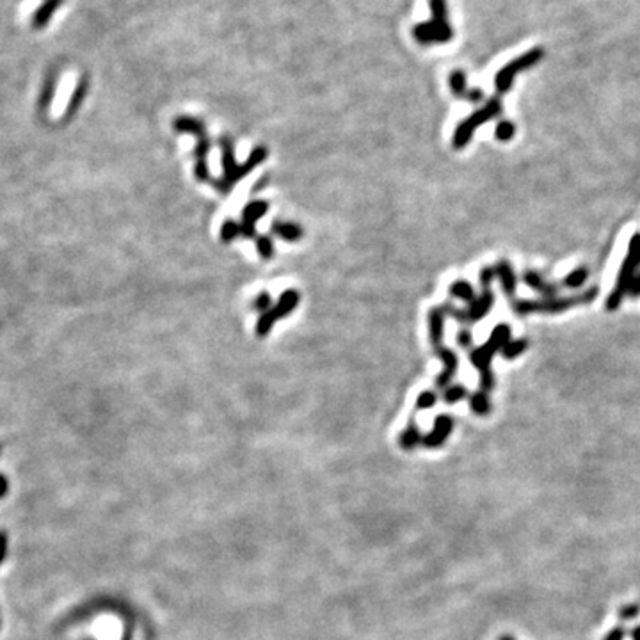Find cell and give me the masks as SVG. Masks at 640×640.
I'll return each mask as SVG.
<instances>
[{
  "instance_id": "cell-13",
  "label": "cell",
  "mask_w": 640,
  "mask_h": 640,
  "mask_svg": "<svg viewBox=\"0 0 640 640\" xmlns=\"http://www.w3.org/2000/svg\"><path fill=\"white\" fill-rule=\"evenodd\" d=\"M212 143H210L206 132L200 134L196 137V148H194V158H196V166H194V176L198 182H209L210 180V169H209V157Z\"/></svg>"
},
{
  "instance_id": "cell-30",
  "label": "cell",
  "mask_w": 640,
  "mask_h": 640,
  "mask_svg": "<svg viewBox=\"0 0 640 640\" xmlns=\"http://www.w3.org/2000/svg\"><path fill=\"white\" fill-rule=\"evenodd\" d=\"M514 135H516V125L509 119H501V121L497 123V128H495V137H497L500 143H509L512 139Z\"/></svg>"
},
{
  "instance_id": "cell-38",
  "label": "cell",
  "mask_w": 640,
  "mask_h": 640,
  "mask_svg": "<svg viewBox=\"0 0 640 640\" xmlns=\"http://www.w3.org/2000/svg\"><path fill=\"white\" fill-rule=\"evenodd\" d=\"M458 344L459 347L466 348V351L473 348V335H471V331L468 327H461L458 331Z\"/></svg>"
},
{
  "instance_id": "cell-39",
  "label": "cell",
  "mask_w": 640,
  "mask_h": 640,
  "mask_svg": "<svg viewBox=\"0 0 640 640\" xmlns=\"http://www.w3.org/2000/svg\"><path fill=\"white\" fill-rule=\"evenodd\" d=\"M626 635H628L626 628H624L623 624H619V626L612 628L603 640H624L626 639Z\"/></svg>"
},
{
  "instance_id": "cell-29",
  "label": "cell",
  "mask_w": 640,
  "mask_h": 640,
  "mask_svg": "<svg viewBox=\"0 0 640 640\" xmlns=\"http://www.w3.org/2000/svg\"><path fill=\"white\" fill-rule=\"evenodd\" d=\"M254 246H257L258 254L265 261L274 258V240L270 239L269 235H258L257 239H254Z\"/></svg>"
},
{
  "instance_id": "cell-31",
  "label": "cell",
  "mask_w": 640,
  "mask_h": 640,
  "mask_svg": "<svg viewBox=\"0 0 640 640\" xmlns=\"http://www.w3.org/2000/svg\"><path fill=\"white\" fill-rule=\"evenodd\" d=\"M240 235V224L235 222L233 219H226V221L222 222L221 226V240L224 244H230L237 237Z\"/></svg>"
},
{
  "instance_id": "cell-45",
  "label": "cell",
  "mask_w": 640,
  "mask_h": 640,
  "mask_svg": "<svg viewBox=\"0 0 640 640\" xmlns=\"http://www.w3.org/2000/svg\"><path fill=\"white\" fill-rule=\"evenodd\" d=\"M265 183H267V178H261L260 182L257 183V185H254V189H253V192H257V191H261V189L265 187Z\"/></svg>"
},
{
  "instance_id": "cell-2",
  "label": "cell",
  "mask_w": 640,
  "mask_h": 640,
  "mask_svg": "<svg viewBox=\"0 0 640 640\" xmlns=\"http://www.w3.org/2000/svg\"><path fill=\"white\" fill-rule=\"evenodd\" d=\"M640 270V231L633 233L632 239H630V244H628V253L624 257L623 263H621V269H619L617 279H615V287L614 290L608 294L605 303V308L608 311H615L619 309V306L623 305V300L626 299L628 292H630V287H632L633 278L637 276V272Z\"/></svg>"
},
{
  "instance_id": "cell-24",
  "label": "cell",
  "mask_w": 640,
  "mask_h": 640,
  "mask_svg": "<svg viewBox=\"0 0 640 640\" xmlns=\"http://www.w3.org/2000/svg\"><path fill=\"white\" fill-rule=\"evenodd\" d=\"M468 401H470V410L473 411V414H477V416H489V414H491L493 404L491 399H489V393L479 390V392L471 393Z\"/></svg>"
},
{
  "instance_id": "cell-27",
  "label": "cell",
  "mask_w": 640,
  "mask_h": 640,
  "mask_svg": "<svg viewBox=\"0 0 640 640\" xmlns=\"http://www.w3.org/2000/svg\"><path fill=\"white\" fill-rule=\"evenodd\" d=\"M527 348H528L527 338H512V340L507 342L506 347L501 348V356H503V359L510 362V359H516V357L521 356Z\"/></svg>"
},
{
  "instance_id": "cell-41",
  "label": "cell",
  "mask_w": 640,
  "mask_h": 640,
  "mask_svg": "<svg viewBox=\"0 0 640 640\" xmlns=\"http://www.w3.org/2000/svg\"><path fill=\"white\" fill-rule=\"evenodd\" d=\"M628 296L632 297V299H639V297H640V270L637 272L635 278H633L632 287H630V292H628Z\"/></svg>"
},
{
  "instance_id": "cell-17",
  "label": "cell",
  "mask_w": 640,
  "mask_h": 640,
  "mask_svg": "<svg viewBox=\"0 0 640 640\" xmlns=\"http://www.w3.org/2000/svg\"><path fill=\"white\" fill-rule=\"evenodd\" d=\"M495 270H497V278L500 279L501 290L512 300L516 297V290H518V276L514 272V267L510 265L509 260H498L495 263Z\"/></svg>"
},
{
  "instance_id": "cell-46",
  "label": "cell",
  "mask_w": 640,
  "mask_h": 640,
  "mask_svg": "<svg viewBox=\"0 0 640 640\" xmlns=\"http://www.w3.org/2000/svg\"><path fill=\"white\" fill-rule=\"evenodd\" d=\"M498 640H516L512 635H501L498 637Z\"/></svg>"
},
{
  "instance_id": "cell-16",
  "label": "cell",
  "mask_w": 640,
  "mask_h": 640,
  "mask_svg": "<svg viewBox=\"0 0 640 640\" xmlns=\"http://www.w3.org/2000/svg\"><path fill=\"white\" fill-rule=\"evenodd\" d=\"M445 311L441 306L438 308H431L427 313V324H429V342H431L432 348H438L443 345V336H445Z\"/></svg>"
},
{
  "instance_id": "cell-25",
  "label": "cell",
  "mask_w": 640,
  "mask_h": 640,
  "mask_svg": "<svg viewBox=\"0 0 640 640\" xmlns=\"http://www.w3.org/2000/svg\"><path fill=\"white\" fill-rule=\"evenodd\" d=\"M589 279V269L587 267H576L575 270H571L566 278L562 279V287L569 288V290H576L582 288Z\"/></svg>"
},
{
  "instance_id": "cell-26",
  "label": "cell",
  "mask_w": 640,
  "mask_h": 640,
  "mask_svg": "<svg viewBox=\"0 0 640 640\" xmlns=\"http://www.w3.org/2000/svg\"><path fill=\"white\" fill-rule=\"evenodd\" d=\"M449 84H450V91H452L453 96H458V98H466L468 95V80H466V73L462 70H455L450 73L449 77Z\"/></svg>"
},
{
  "instance_id": "cell-20",
  "label": "cell",
  "mask_w": 640,
  "mask_h": 640,
  "mask_svg": "<svg viewBox=\"0 0 640 640\" xmlns=\"http://www.w3.org/2000/svg\"><path fill=\"white\" fill-rule=\"evenodd\" d=\"M87 89H89V79H87V77H82V79L79 80V84H77V87H75L73 95H71V98H70V104H68V107H66V110H64L66 121H68L70 118H73L75 112L80 109L82 102L86 100Z\"/></svg>"
},
{
  "instance_id": "cell-33",
  "label": "cell",
  "mask_w": 640,
  "mask_h": 640,
  "mask_svg": "<svg viewBox=\"0 0 640 640\" xmlns=\"http://www.w3.org/2000/svg\"><path fill=\"white\" fill-rule=\"evenodd\" d=\"M640 615V603H628V605L621 606L617 612V617L621 623H628V621H633L635 617Z\"/></svg>"
},
{
  "instance_id": "cell-32",
  "label": "cell",
  "mask_w": 640,
  "mask_h": 640,
  "mask_svg": "<svg viewBox=\"0 0 640 640\" xmlns=\"http://www.w3.org/2000/svg\"><path fill=\"white\" fill-rule=\"evenodd\" d=\"M436 402H438V393L432 392V390H425V392H422L418 395L414 407H416V411L432 410V407L436 405Z\"/></svg>"
},
{
  "instance_id": "cell-11",
  "label": "cell",
  "mask_w": 640,
  "mask_h": 640,
  "mask_svg": "<svg viewBox=\"0 0 640 640\" xmlns=\"http://www.w3.org/2000/svg\"><path fill=\"white\" fill-rule=\"evenodd\" d=\"M452 431H453L452 416H449V414H440V416H436L432 431L427 436H423L422 445L425 447V449H440V447H443V445L447 443V440L450 438Z\"/></svg>"
},
{
  "instance_id": "cell-14",
  "label": "cell",
  "mask_w": 640,
  "mask_h": 640,
  "mask_svg": "<svg viewBox=\"0 0 640 640\" xmlns=\"http://www.w3.org/2000/svg\"><path fill=\"white\" fill-rule=\"evenodd\" d=\"M219 146H221V164H222V176L217 178L215 182H228V180L233 176L237 169H239V162L235 158V144H233V139L231 137H221L219 141Z\"/></svg>"
},
{
  "instance_id": "cell-40",
  "label": "cell",
  "mask_w": 640,
  "mask_h": 640,
  "mask_svg": "<svg viewBox=\"0 0 640 640\" xmlns=\"http://www.w3.org/2000/svg\"><path fill=\"white\" fill-rule=\"evenodd\" d=\"M466 100L470 102V104H480V102H484V91H482V89H477V87H473V89H470V91H468Z\"/></svg>"
},
{
  "instance_id": "cell-37",
  "label": "cell",
  "mask_w": 640,
  "mask_h": 640,
  "mask_svg": "<svg viewBox=\"0 0 640 640\" xmlns=\"http://www.w3.org/2000/svg\"><path fill=\"white\" fill-rule=\"evenodd\" d=\"M480 390H482V392H486V393H489V392H493V390H495V384H497V379H495V374H493V370H486V372H480Z\"/></svg>"
},
{
  "instance_id": "cell-42",
  "label": "cell",
  "mask_w": 640,
  "mask_h": 640,
  "mask_svg": "<svg viewBox=\"0 0 640 640\" xmlns=\"http://www.w3.org/2000/svg\"><path fill=\"white\" fill-rule=\"evenodd\" d=\"M5 554H8V536L5 532H0V564L4 562Z\"/></svg>"
},
{
  "instance_id": "cell-12",
  "label": "cell",
  "mask_w": 640,
  "mask_h": 640,
  "mask_svg": "<svg viewBox=\"0 0 640 640\" xmlns=\"http://www.w3.org/2000/svg\"><path fill=\"white\" fill-rule=\"evenodd\" d=\"M493 305H495V294H493V290H482V292L468 305V308L464 309V326L479 322L484 317H488Z\"/></svg>"
},
{
  "instance_id": "cell-35",
  "label": "cell",
  "mask_w": 640,
  "mask_h": 640,
  "mask_svg": "<svg viewBox=\"0 0 640 640\" xmlns=\"http://www.w3.org/2000/svg\"><path fill=\"white\" fill-rule=\"evenodd\" d=\"M495 278H497V270H495V267H489V265L482 267L479 274V281H480L482 290H491V285H493V281H495Z\"/></svg>"
},
{
  "instance_id": "cell-1",
  "label": "cell",
  "mask_w": 640,
  "mask_h": 640,
  "mask_svg": "<svg viewBox=\"0 0 640 640\" xmlns=\"http://www.w3.org/2000/svg\"><path fill=\"white\" fill-rule=\"evenodd\" d=\"M600 296V288L589 287L584 292H578L575 296H557V297H545V299H512L510 308L518 317H527V315L543 313V315H558L564 313L567 309L578 308V306L591 305Z\"/></svg>"
},
{
  "instance_id": "cell-4",
  "label": "cell",
  "mask_w": 640,
  "mask_h": 640,
  "mask_svg": "<svg viewBox=\"0 0 640 640\" xmlns=\"http://www.w3.org/2000/svg\"><path fill=\"white\" fill-rule=\"evenodd\" d=\"M501 112H503V104H501L500 96L489 98V100L486 102L480 109H477L473 114H470L466 119H462V121L459 123L455 132H453L452 148L453 150L466 148L468 144H470V141L473 139L477 128L486 125V123H489L491 119L498 118Z\"/></svg>"
},
{
  "instance_id": "cell-19",
  "label": "cell",
  "mask_w": 640,
  "mask_h": 640,
  "mask_svg": "<svg viewBox=\"0 0 640 640\" xmlns=\"http://www.w3.org/2000/svg\"><path fill=\"white\" fill-rule=\"evenodd\" d=\"M173 128H174V132H178V134H191V135H194V137H198L200 134L206 132L205 123L198 118H192V116H185V114L174 118Z\"/></svg>"
},
{
  "instance_id": "cell-6",
  "label": "cell",
  "mask_w": 640,
  "mask_h": 640,
  "mask_svg": "<svg viewBox=\"0 0 640 640\" xmlns=\"http://www.w3.org/2000/svg\"><path fill=\"white\" fill-rule=\"evenodd\" d=\"M543 56H545V50L536 47V48H532V50H528V52L521 54L519 57H516L514 61L507 62V64L503 66L500 71H498L497 77H495V89H497L498 95H506V93H509L510 87H512V82L516 80V77H518L521 71L528 70V68H532V66H536L537 62L543 59Z\"/></svg>"
},
{
  "instance_id": "cell-44",
  "label": "cell",
  "mask_w": 640,
  "mask_h": 640,
  "mask_svg": "<svg viewBox=\"0 0 640 640\" xmlns=\"http://www.w3.org/2000/svg\"><path fill=\"white\" fill-rule=\"evenodd\" d=\"M632 640H640V624H637L632 630Z\"/></svg>"
},
{
  "instance_id": "cell-36",
  "label": "cell",
  "mask_w": 640,
  "mask_h": 640,
  "mask_svg": "<svg viewBox=\"0 0 640 640\" xmlns=\"http://www.w3.org/2000/svg\"><path fill=\"white\" fill-rule=\"evenodd\" d=\"M54 91H56V79L50 77V79L47 80V84H45V91H43V95H41V109L43 110H47L50 102H52Z\"/></svg>"
},
{
  "instance_id": "cell-28",
  "label": "cell",
  "mask_w": 640,
  "mask_h": 640,
  "mask_svg": "<svg viewBox=\"0 0 640 640\" xmlns=\"http://www.w3.org/2000/svg\"><path fill=\"white\" fill-rule=\"evenodd\" d=\"M464 399H468V390L466 386H462V384H450L449 388H445L443 390V401L449 405L459 404V402L464 401Z\"/></svg>"
},
{
  "instance_id": "cell-10",
  "label": "cell",
  "mask_w": 640,
  "mask_h": 640,
  "mask_svg": "<svg viewBox=\"0 0 640 640\" xmlns=\"http://www.w3.org/2000/svg\"><path fill=\"white\" fill-rule=\"evenodd\" d=\"M434 354H436V357L443 363V370H441V374L436 377V388L445 390V388H449L450 384H452V381L455 379V375H458L459 357H458V354L453 353L452 348L445 347V345L434 348Z\"/></svg>"
},
{
  "instance_id": "cell-3",
  "label": "cell",
  "mask_w": 640,
  "mask_h": 640,
  "mask_svg": "<svg viewBox=\"0 0 640 640\" xmlns=\"http://www.w3.org/2000/svg\"><path fill=\"white\" fill-rule=\"evenodd\" d=\"M432 11L431 22L414 25L413 36L420 45H445L453 38L452 27L449 23V8L447 0H429Z\"/></svg>"
},
{
  "instance_id": "cell-9",
  "label": "cell",
  "mask_w": 640,
  "mask_h": 640,
  "mask_svg": "<svg viewBox=\"0 0 640 640\" xmlns=\"http://www.w3.org/2000/svg\"><path fill=\"white\" fill-rule=\"evenodd\" d=\"M269 212V203L263 200L249 201L242 209V222H240V235L246 239H257V222L265 217Z\"/></svg>"
},
{
  "instance_id": "cell-43",
  "label": "cell",
  "mask_w": 640,
  "mask_h": 640,
  "mask_svg": "<svg viewBox=\"0 0 640 640\" xmlns=\"http://www.w3.org/2000/svg\"><path fill=\"white\" fill-rule=\"evenodd\" d=\"M9 491V482L4 475H0V498H4Z\"/></svg>"
},
{
  "instance_id": "cell-15",
  "label": "cell",
  "mask_w": 640,
  "mask_h": 640,
  "mask_svg": "<svg viewBox=\"0 0 640 640\" xmlns=\"http://www.w3.org/2000/svg\"><path fill=\"white\" fill-rule=\"evenodd\" d=\"M523 283L527 285L530 290H534V292L541 294V296H545V297H557L558 296L557 283H554V281H548L545 276L541 274V272H537V270H534V269H528V270H525V272H523Z\"/></svg>"
},
{
  "instance_id": "cell-22",
  "label": "cell",
  "mask_w": 640,
  "mask_h": 640,
  "mask_svg": "<svg viewBox=\"0 0 640 640\" xmlns=\"http://www.w3.org/2000/svg\"><path fill=\"white\" fill-rule=\"evenodd\" d=\"M61 4H62V0H45L43 4L38 8V11H36L34 18H32V25H34V29H43V27L50 22L52 14L56 13L57 9L61 8Z\"/></svg>"
},
{
  "instance_id": "cell-23",
  "label": "cell",
  "mask_w": 640,
  "mask_h": 640,
  "mask_svg": "<svg viewBox=\"0 0 640 640\" xmlns=\"http://www.w3.org/2000/svg\"><path fill=\"white\" fill-rule=\"evenodd\" d=\"M449 294L450 297L462 300V303H466V305H470L471 300L477 297L473 285L468 283L466 279H455V281H452L449 287Z\"/></svg>"
},
{
  "instance_id": "cell-21",
  "label": "cell",
  "mask_w": 640,
  "mask_h": 640,
  "mask_svg": "<svg viewBox=\"0 0 640 640\" xmlns=\"http://www.w3.org/2000/svg\"><path fill=\"white\" fill-rule=\"evenodd\" d=\"M422 440L423 436L422 432H420V427L416 425L414 420H411V422L407 423V427L401 432V436H399V445H401V449L404 450H413L422 443Z\"/></svg>"
},
{
  "instance_id": "cell-18",
  "label": "cell",
  "mask_w": 640,
  "mask_h": 640,
  "mask_svg": "<svg viewBox=\"0 0 640 640\" xmlns=\"http://www.w3.org/2000/svg\"><path fill=\"white\" fill-rule=\"evenodd\" d=\"M270 231H272L278 239L285 240V242H290V244H294V242L303 239V235H305L303 228H300L299 224H296V222L274 221L272 222V226H270Z\"/></svg>"
},
{
  "instance_id": "cell-8",
  "label": "cell",
  "mask_w": 640,
  "mask_h": 640,
  "mask_svg": "<svg viewBox=\"0 0 640 640\" xmlns=\"http://www.w3.org/2000/svg\"><path fill=\"white\" fill-rule=\"evenodd\" d=\"M267 155H269V152H267L265 146H257V148H253V152L249 153V157L246 158L244 164H240L239 169L233 173V176H231L228 182L221 183V182H215V180H213L212 185L217 189L221 194H230V192L233 191V187H235V185L240 182V180L246 178V176H248L251 171H254L258 166H261V164L265 162Z\"/></svg>"
},
{
  "instance_id": "cell-34",
  "label": "cell",
  "mask_w": 640,
  "mask_h": 640,
  "mask_svg": "<svg viewBox=\"0 0 640 640\" xmlns=\"http://www.w3.org/2000/svg\"><path fill=\"white\" fill-rule=\"evenodd\" d=\"M251 306H253V309L258 311V313H265V311H269V309L272 308V297H270L269 292L258 294L253 299V305Z\"/></svg>"
},
{
  "instance_id": "cell-5",
  "label": "cell",
  "mask_w": 640,
  "mask_h": 640,
  "mask_svg": "<svg viewBox=\"0 0 640 640\" xmlns=\"http://www.w3.org/2000/svg\"><path fill=\"white\" fill-rule=\"evenodd\" d=\"M512 340V333H510L509 324H498L489 335L488 342L480 347L473 348L470 353V362L471 365L479 372L491 370V362L495 354L501 353V348L506 347V344Z\"/></svg>"
},
{
  "instance_id": "cell-7",
  "label": "cell",
  "mask_w": 640,
  "mask_h": 640,
  "mask_svg": "<svg viewBox=\"0 0 640 640\" xmlns=\"http://www.w3.org/2000/svg\"><path fill=\"white\" fill-rule=\"evenodd\" d=\"M299 303H300V296L297 290H294V288L285 290V292L279 296L278 303H276V305L272 306L269 311L260 315V318L257 320V326H254V335L260 336V338L269 335V333L272 331L274 324L278 322V320H281V318L288 317V315L292 313L294 309L299 306Z\"/></svg>"
}]
</instances>
